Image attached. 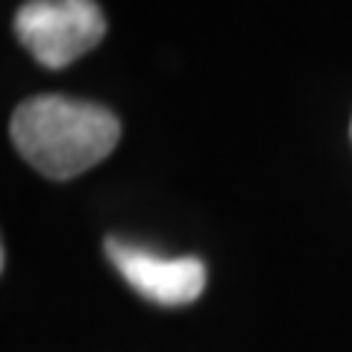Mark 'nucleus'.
Masks as SVG:
<instances>
[{
	"label": "nucleus",
	"mask_w": 352,
	"mask_h": 352,
	"mask_svg": "<svg viewBox=\"0 0 352 352\" xmlns=\"http://www.w3.org/2000/svg\"><path fill=\"white\" fill-rule=\"evenodd\" d=\"M15 36L44 68H65L100 44L106 18L94 0H27L15 15Z\"/></svg>",
	"instance_id": "f03ea898"
},
{
	"label": "nucleus",
	"mask_w": 352,
	"mask_h": 352,
	"mask_svg": "<svg viewBox=\"0 0 352 352\" xmlns=\"http://www.w3.org/2000/svg\"><path fill=\"white\" fill-rule=\"evenodd\" d=\"M106 258L144 300L159 305H188L206 288V264L194 256L168 258L138 244L106 238Z\"/></svg>",
	"instance_id": "7ed1b4c3"
},
{
	"label": "nucleus",
	"mask_w": 352,
	"mask_h": 352,
	"mask_svg": "<svg viewBox=\"0 0 352 352\" xmlns=\"http://www.w3.org/2000/svg\"><path fill=\"white\" fill-rule=\"evenodd\" d=\"M9 135L38 173L74 179L115 150L120 124L106 106L41 94L15 109Z\"/></svg>",
	"instance_id": "f257e3e1"
},
{
	"label": "nucleus",
	"mask_w": 352,
	"mask_h": 352,
	"mask_svg": "<svg viewBox=\"0 0 352 352\" xmlns=\"http://www.w3.org/2000/svg\"><path fill=\"white\" fill-rule=\"evenodd\" d=\"M349 135H352V124H349Z\"/></svg>",
	"instance_id": "20e7f679"
}]
</instances>
